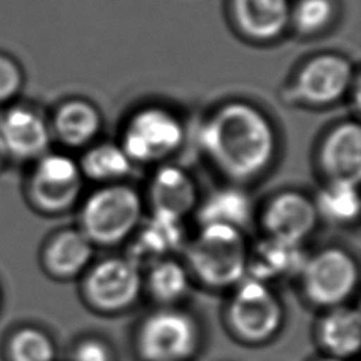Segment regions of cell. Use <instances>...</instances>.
I'll return each mask as SVG.
<instances>
[{
	"label": "cell",
	"mask_w": 361,
	"mask_h": 361,
	"mask_svg": "<svg viewBox=\"0 0 361 361\" xmlns=\"http://www.w3.org/2000/svg\"><path fill=\"white\" fill-rule=\"evenodd\" d=\"M75 361H111L113 355L109 345L100 338L82 340L73 354Z\"/></svg>",
	"instance_id": "cell-28"
},
{
	"label": "cell",
	"mask_w": 361,
	"mask_h": 361,
	"mask_svg": "<svg viewBox=\"0 0 361 361\" xmlns=\"http://www.w3.org/2000/svg\"><path fill=\"white\" fill-rule=\"evenodd\" d=\"M185 265L206 288H234L247 276L248 247L241 230L206 224L183 247Z\"/></svg>",
	"instance_id": "cell-2"
},
{
	"label": "cell",
	"mask_w": 361,
	"mask_h": 361,
	"mask_svg": "<svg viewBox=\"0 0 361 361\" xmlns=\"http://www.w3.org/2000/svg\"><path fill=\"white\" fill-rule=\"evenodd\" d=\"M319 165L329 180L360 182L361 128L357 121H343L326 134L319 147Z\"/></svg>",
	"instance_id": "cell-13"
},
{
	"label": "cell",
	"mask_w": 361,
	"mask_h": 361,
	"mask_svg": "<svg viewBox=\"0 0 361 361\" xmlns=\"http://www.w3.org/2000/svg\"><path fill=\"white\" fill-rule=\"evenodd\" d=\"M0 141L7 155L32 159L47 152L51 131L44 117L35 110L16 106L0 117Z\"/></svg>",
	"instance_id": "cell-14"
},
{
	"label": "cell",
	"mask_w": 361,
	"mask_h": 361,
	"mask_svg": "<svg viewBox=\"0 0 361 361\" xmlns=\"http://www.w3.org/2000/svg\"><path fill=\"white\" fill-rule=\"evenodd\" d=\"M7 157H8V155H7L4 147H3V144H1V141H0V166L4 164V161H6Z\"/></svg>",
	"instance_id": "cell-29"
},
{
	"label": "cell",
	"mask_w": 361,
	"mask_h": 361,
	"mask_svg": "<svg viewBox=\"0 0 361 361\" xmlns=\"http://www.w3.org/2000/svg\"><path fill=\"white\" fill-rule=\"evenodd\" d=\"M183 138V124L173 111L162 106H147L128 118L120 145L133 164H154L175 154Z\"/></svg>",
	"instance_id": "cell-5"
},
{
	"label": "cell",
	"mask_w": 361,
	"mask_h": 361,
	"mask_svg": "<svg viewBox=\"0 0 361 361\" xmlns=\"http://www.w3.org/2000/svg\"><path fill=\"white\" fill-rule=\"evenodd\" d=\"M141 195L123 182L93 190L80 207V231L93 245H117L130 238L142 221Z\"/></svg>",
	"instance_id": "cell-3"
},
{
	"label": "cell",
	"mask_w": 361,
	"mask_h": 361,
	"mask_svg": "<svg viewBox=\"0 0 361 361\" xmlns=\"http://www.w3.org/2000/svg\"><path fill=\"white\" fill-rule=\"evenodd\" d=\"M309 254L302 244L265 237L248 250L247 276L265 283L299 276Z\"/></svg>",
	"instance_id": "cell-16"
},
{
	"label": "cell",
	"mask_w": 361,
	"mask_h": 361,
	"mask_svg": "<svg viewBox=\"0 0 361 361\" xmlns=\"http://www.w3.org/2000/svg\"><path fill=\"white\" fill-rule=\"evenodd\" d=\"M152 213L183 220L197 204V188L188 171L173 164L157 168L148 185Z\"/></svg>",
	"instance_id": "cell-15"
},
{
	"label": "cell",
	"mask_w": 361,
	"mask_h": 361,
	"mask_svg": "<svg viewBox=\"0 0 361 361\" xmlns=\"http://www.w3.org/2000/svg\"><path fill=\"white\" fill-rule=\"evenodd\" d=\"M79 162L62 152H45L38 158L30 180L34 204L47 213L71 209L82 192Z\"/></svg>",
	"instance_id": "cell-9"
},
{
	"label": "cell",
	"mask_w": 361,
	"mask_h": 361,
	"mask_svg": "<svg viewBox=\"0 0 361 361\" xmlns=\"http://www.w3.org/2000/svg\"><path fill=\"white\" fill-rule=\"evenodd\" d=\"M21 82L23 78L17 63L4 55H0V102L13 97L21 87Z\"/></svg>",
	"instance_id": "cell-27"
},
{
	"label": "cell",
	"mask_w": 361,
	"mask_h": 361,
	"mask_svg": "<svg viewBox=\"0 0 361 361\" xmlns=\"http://www.w3.org/2000/svg\"><path fill=\"white\" fill-rule=\"evenodd\" d=\"M334 17L331 0H298L290 4L289 23L300 34H314L326 28Z\"/></svg>",
	"instance_id": "cell-26"
},
{
	"label": "cell",
	"mask_w": 361,
	"mask_h": 361,
	"mask_svg": "<svg viewBox=\"0 0 361 361\" xmlns=\"http://www.w3.org/2000/svg\"><path fill=\"white\" fill-rule=\"evenodd\" d=\"M289 0H231L238 28L254 39H272L289 24Z\"/></svg>",
	"instance_id": "cell-17"
},
{
	"label": "cell",
	"mask_w": 361,
	"mask_h": 361,
	"mask_svg": "<svg viewBox=\"0 0 361 361\" xmlns=\"http://www.w3.org/2000/svg\"><path fill=\"white\" fill-rule=\"evenodd\" d=\"M52 128L62 144L72 148L85 147L100 133L102 116L94 104L86 100H68L55 111Z\"/></svg>",
	"instance_id": "cell-19"
},
{
	"label": "cell",
	"mask_w": 361,
	"mask_h": 361,
	"mask_svg": "<svg viewBox=\"0 0 361 361\" xmlns=\"http://www.w3.org/2000/svg\"><path fill=\"white\" fill-rule=\"evenodd\" d=\"M306 299L319 307L345 305L358 285V265L343 248H323L309 255L299 275Z\"/></svg>",
	"instance_id": "cell-6"
},
{
	"label": "cell",
	"mask_w": 361,
	"mask_h": 361,
	"mask_svg": "<svg viewBox=\"0 0 361 361\" xmlns=\"http://www.w3.org/2000/svg\"><path fill=\"white\" fill-rule=\"evenodd\" d=\"M79 168L82 176L106 185L121 182L131 172L133 162L120 144L106 141L90 145L82 155Z\"/></svg>",
	"instance_id": "cell-22"
},
{
	"label": "cell",
	"mask_w": 361,
	"mask_h": 361,
	"mask_svg": "<svg viewBox=\"0 0 361 361\" xmlns=\"http://www.w3.org/2000/svg\"><path fill=\"white\" fill-rule=\"evenodd\" d=\"M197 140L214 168L234 182L261 176L278 149L272 121L247 102H228L214 109L203 120Z\"/></svg>",
	"instance_id": "cell-1"
},
{
	"label": "cell",
	"mask_w": 361,
	"mask_h": 361,
	"mask_svg": "<svg viewBox=\"0 0 361 361\" xmlns=\"http://www.w3.org/2000/svg\"><path fill=\"white\" fill-rule=\"evenodd\" d=\"M320 361H344L343 358H338V357H327V358H323V360H320Z\"/></svg>",
	"instance_id": "cell-30"
},
{
	"label": "cell",
	"mask_w": 361,
	"mask_h": 361,
	"mask_svg": "<svg viewBox=\"0 0 361 361\" xmlns=\"http://www.w3.org/2000/svg\"><path fill=\"white\" fill-rule=\"evenodd\" d=\"M199 338V326L188 312L165 306L142 320L137 343L147 361H185L196 351Z\"/></svg>",
	"instance_id": "cell-7"
},
{
	"label": "cell",
	"mask_w": 361,
	"mask_h": 361,
	"mask_svg": "<svg viewBox=\"0 0 361 361\" xmlns=\"http://www.w3.org/2000/svg\"><path fill=\"white\" fill-rule=\"evenodd\" d=\"M317 219L312 199L303 193L286 190L268 200L261 221L267 237L303 244L313 233Z\"/></svg>",
	"instance_id": "cell-11"
},
{
	"label": "cell",
	"mask_w": 361,
	"mask_h": 361,
	"mask_svg": "<svg viewBox=\"0 0 361 361\" xmlns=\"http://www.w3.org/2000/svg\"><path fill=\"white\" fill-rule=\"evenodd\" d=\"M8 355L10 361H54L55 347L44 331L25 327L11 337Z\"/></svg>",
	"instance_id": "cell-25"
},
{
	"label": "cell",
	"mask_w": 361,
	"mask_h": 361,
	"mask_svg": "<svg viewBox=\"0 0 361 361\" xmlns=\"http://www.w3.org/2000/svg\"><path fill=\"white\" fill-rule=\"evenodd\" d=\"M93 247L92 241L79 228L62 230L45 245L44 265L56 278H75L89 268Z\"/></svg>",
	"instance_id": "cell-18"
},
{
	"label": "cell",
	"mask_w": 361,
	"mask_h": 361,
	"mask_svg": "<svg viewBox=\"0 0 361 361\" xmlns=\"http://www.w3.org/2000/svg\"><path fill=\"white\" fill-rule=\"evenodd\" d=\"M252 219V202L250 196L234 186L212 192L197 209L200 226L223 224L244 230Z\"/></svg>",
	"instance_id": "cell-21"
},
{
	"label": "cell",
	"mask_w": 361,
	"mask_h": 361,
	"mask_svg": "<svg viewBox=\"0 0 361 361\" xmlns=\"http://www.w3.org/2000/svg\"><path fill=\"white\" fill-rule=\"evenodd\" d=\"M144 286L141 269L126 257H111L86 269L82 292L87 305L102 313L131 307Z\"/></svg>",
	"instance_id": "cell-8"
},
{
	"label": "cell",
	"mask_w": 361,
	"mask_h": 361,
	"mask_svg": "<svg viewBox=\"0 0 361 361\" xmlns=\"http://www.w3.org/2000/svg\"><path fill=\"white\" fill-rule=\"evenodd\" d=\"M226 320L241 340L262 343L281 330L283 307L268 283L245 276L233 289L226 309Z\"/></svg>",
	"instance_id": "cell-4"
},
{
	"label": "cell",
	"mask_w": 361,
	"mask_h": 361,
	"mask_svg": "<svg viewBox=\"0 0 361 361\" xmlns=\"http://www.w3.org/2000/svg\"><path fill=\"white\" fill-rule=\"evenodd\" d=\"M324 348L338 358L354 355L361 343V317L357 307L340 305L327 309L317 329Z\"/></svg>",
	"instance_id": "cell-20"
},
{
	"label": "cell",
	"mask_w": 361,
	"mask_h": 361,
	"mask_svg": "<svg viewBox=\"0 0 361 361\" xmlns=\"http://www.w3.org/2000/svg\"><path fill=\"white\" fill-rule=\"evenodd\" d=\"M317 216L334 224H348L360 214L358 183L329 180L313 200Z\"/></svg>",
	"instance_id": "cell-24"
},
{
	"label": "cell",
	"mask_w": 361,
	"mask_h": 361,
	"mask_svg": "<svg viewBox=\"0 0 361 361\" xmlns=\"http://www.w3.org/2000/svg\"><path fill=\"white\" fill-rule=\"evenodd\" d=\"M130 238L126 258L141 271L161 259L171 258L186 244L183 220L152 212L147 220L140 223Z\"/></svg>",
	"instance_id": "cell-12"
},
{
	"label": "cell",
	"mask_w": 361,
	"mask_h": 361,
	"mask_svg": "<svg viewBox=\"0 0 361 361\" xmlns=\"http://www.w3.org/2000/svg\"><path fill=\"white\" fill-rule=\"evenodd\" d=\"M353 65L341 55L322 54L313 56L299 69L292 97L310 107H326L337 103L350 90Z\"/></svg>",
	"instance_id": "cell-10"
},
{
	"label": "cell",
	"mask_w": 361,
	"mask_h": 361,
	"mask_svg": "<svg viewBox=\"0 0 361 361\" xmlns=\"http://www.w3.org/2000/svg\"><path fill=\"white\" fill-rule=\"evenodd\" d=\"M147 269L145 286L155 302L172 306L188 295L192 276L185 264L171 257L152 264Z\"/></svg>",
	"instance_id": "cell-23"
}]
</instances>
